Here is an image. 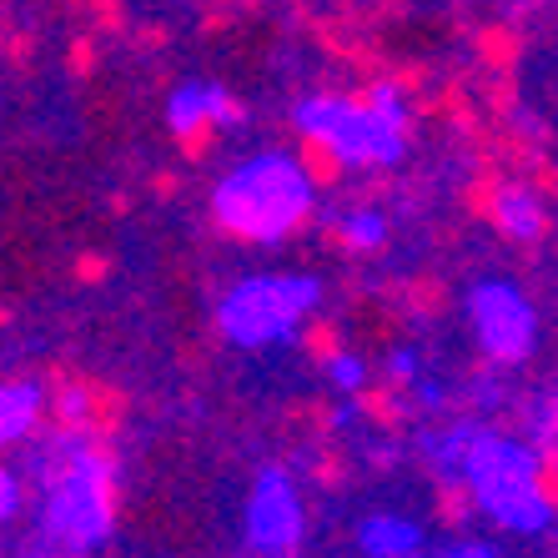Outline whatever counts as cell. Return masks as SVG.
Wrapping results in <instances>:
<instances>
[{
    "instance_id": "cell-20",
    "label": "cell",
    "mask_w": 558,
    "mask_h": 558,
    "mask_svg": "<svg viewBox=\"0 0 558 558\" xmlns=\"http://www.w3.org/2000/svg\"><path fill=\"white\" fill-rule=\"evenodd\" d=\"M15 513H21V478H15V473H5V478H0V519L11 523Z\"/></svg>"
},
{
    "instance_id": "cell-10",
    "label": "cell",
    "mask_w": 558,
    "mask_h": 558,
    "mask_svg": "<svg viewBox=\"0 0 558 558\" xmlns=\"http://www.w3.org/2000/svg\"><path fill=\"white\" fill-rule=\"evenodd\" d=\"M494 221H498V232H504L508 242L533 247V242H544V232H548V207L538 202V192H529V186H498L494 192Z\"/></svg>"
},
{
    "instance_id": "cell-8",
    "label": "cell",
    "mask_w": 558,
    "mask_h": 558,
    "mask_svg": "<svg viewBox=\"0 0 558 558\" xmlns=\"http://www.w3.org/2000/svg\"><path fill=\"white\" fill-rule=\"evenodd\" d=\"M236 121H242V106L217 81H182L167 96V126L177 136H196L202 126H236Z\"/></svg>"
},
{
    "instance_id": "cell-4",
    "label": "cell",
    "mask_w": 558,
    "mask_h": 558,
    "mask_svg": "<svg viewBox=\"0 0 558 558\" xmlns=\"http://www.w3.org/2000/svg\"><path fill=\"white\" fill-rule=\"evenodd\" d=\"M317 302H323V282L307 272L247 277L217 302V327L232 348H282L298 342V327L317 312Z\"/></svg>"
},
{
    "instance_id": "cell-19",
    "label": "cell",
    "mask_w": 558,
    "mask_h": 558,
    "mask_svg": "<svg viewBox=\"0 0 558 558\" xmlns=\"http://www.w3.org/2000/svg\"><path fill=\"white\" fill-rule=\"evenodd\" d=\"M417 558H498V548L494 544H453V548H438V554H417Z\"/></svg>"
},
{
    "instance_id": "cell-7",
    "label": "cell",
    "mask_w": 558,
    "mask_h": 558,
    "mask_svg": "<svg viewBox=\"0 0 558 558\" xmlns=\"http://www.w3.org/2000/svg\"><path fill=\"white\" fill-rule=\"evenodd\" d=\"M307 533V508L287 468H262L247 494V548L257 558H292Z\"/></svg>"
},
{
    "instance_id": "cell-1",
    "label": "cell",
    "mask_w": 558,
    "mask_h": 558,
    "mask_svg": "<svg viewBox=\"0 0 558 558\" xmlns=\"http://www.w3.org/2000/svg\"><path fill=\"white\" fill-rule=\"evenodd\" d=\"M40 478H46L40 498L46 544L76 558L96 554L117 523V458L81 433H61L51 453L40 458Z\"/></svg>"
},
{
    "instance_id": "cell-9",
    "label": "cell",
    "mask_w": 558,
    "mask_h": 558,
    "mask_svg": "<svg viewBox=\"0 0 558 558\" xmlns=\"http://www.w3.org/2000/svg\"><path fill=\"white\" fill-rule=\"evenodd\" d=\"M357 554L363 558H417L423 554V523L408 513H373L357 523Z\"/></svg>"
},
{
    "instance_id": "cell-11",
    "label": "cell",
    "mask_w": 558,
    "mask_h": 558,
    "mask_svg": "<svg viewBox=\"0 0 558 558\" xmlns=\"http://www.w3.org/2000/svg\"><path fill=\"white\" fill-rule=\"evenodd\" d=\"M478 438H483V423L458 417V423H448V428H438V433H423V453L438 468V478L463 483V468H468V458H473V448H478Z\"/></svg>"
},
{
    "instance_id": "cell-5",
    "label": "cell",
    "mask_w": 558,
    "mask_h": 558,
    "mask_svg": "<svg viewBox=\"0 0 558 558\" xmlns=\"http://www.w3.org/2000/svg\"><path fill=\"white\" fill-rule=\"evenodd\" d=\"M292 126L312 146H323L338 167H392L408 151V126L388 121L373 101L348 96H307L292 106Z\"/></svg>"
},
{
    "instance_id": "cell-3",
    "label": "cell",
    "mask_w": 558,
    "mask_h": 558,
    "mask_svg": "<svg viewBox=\"0 0 558 558\" xmlns=\"http://www.w3.org/2000/svg\"><path fill=\"white\" fill-rule=\"evenodd\" d=\"M463 488L483 519L508 533H544L558 519V494H548V458L523 438L483 428L478 448L463 468Z\"/></svg>"
},
{
    "instance_id": "cell-18",
    "label": "cell",
    "mask_w": 558,
    "mask_h": 558,
    "mask_svg": "<svg viewBox=\"0 0 558 558\" xmlns=\"http://www.w3.org/2000/svg\"><path fill=\"white\" fill-rule=\"evenodd\" d=\"M56 413H61V423L81 428V417H86V392H81V388H65V392H61V408H56Z\"/></svg>"
},
{
    "instance_id": "cell-21",
    "label": "cell",
    "mask_w": 558,
    "mask_h": 558,
    "mask_svg": "<svg viewBox=\"0 0 558 558\" xmlns=\"http://www.w3.org/2000/svg\"><path fill=\"white\" fill-rule=\"evenodd\" d=\"M357 417H363V408L352 403V392H348V403H342L338 413H332V428H352V423H357Z\"/></svg>"
},
{
    "instance_id": "cell-17",
    "label": "cell",
    "mask_w": 558,
    "mask_h": 558,
    "mask_svg": "<svg viewBox=\"0 0 558 558\" xmlns=\"http://www.w3.org/2000/svg\"><path fill=\"white\" fill-rule=\"evenodd\" d=\"M413 398H417V408H428V413H438V408H448V388H442L438 377H417L413 383Z\"/></svg>"
},
{
    "instance_id": "cell-14",
    "label": "cell",
    "mask_w": 558,
    "mask_h": 558,
    "mask_svg": "<svg viewBox=\"0 0 558 558\" xmlns=\"http://www.w3.org/2000/svg\"><path fill=\"white\" fill-rule=\"evenodd\" d=\"M383 373H388L392 383H408V388H413L417 377H423V352H417L413 342H398V348H388V357H383Z\"/></svg>"
},
{
    "instance_id": "cell-16",
    "label": "cell",
    "mask_w": 558,
    "mask_h": 558,
    "mask_svg": "<svg viewBox=\"0 0 558 558\" xmlns=\"http://www.w3.org/2000/svg\"><path fill=\"white\" fill-rule=\"evenodd\" d=\"M367 101H373V106H377V111H383V117H388V121H398V126H408V101H403V92H398L392 81H373V86H367Z\"/></svg>"
},
{
    "instance_id": "cell-2",
    "label": "cell",
    "mask_w": 558,
    "mask_h": 558,
    "mask_svg": "<svg viewBox=\"0 0 558 558\" xmlns=\"http://www.w3.org/2000/svg\"><path fill=\"white\" fill-rule=\"evenodd\" d=\"M317 207V182L298 156L287 151H257L242 167H232L211 192V217L221 232L277 247L298 232Z\"/></svg>"
},
{
    "instance_id": "cell-6",
    "label": "cell",
    "mask_w": 558,
    "mask_h": 558,
    "mask_svg": "<svg viewBox=\"0 0 558 558\" xmlns=\"http://www.w3.org/2000/svg\"><path fill=\"white\" fill-rule=\"evenodd\" d=\"M468 323H473V338L478 348L494 357V363H529L533 348H538V312L523 298L519 282L508 277H483V282L468 287Z\"/></svg>"
},
{
    "instance_id": "cell-22",
    "label": "cell",
    "mask_w": 558,
    "mask_h": 558,
    "mask_svg": "<svg viewBox=\"0 0 558 558\" xmlns=\"http://www.w3.org/2000/svg\"><path fill=\"white\" fill-rule=\"evenodd\" d=\"M548 448H554V478H548V483H558V438L548 442Z\"/></svg>"
},
{
    "instance_id": "cell-12",
    "label": "cell",
    "mask_w": 558,
    "mask_h": 558,
    "mask_svg": "<svg viewBox=\"0 0 558 558\" xmlns=\"http://www.w3.org/2000/svg\"><path fill=\"white\" fill-rule=\"evenodd\" d=\"M40 413H46V388L36 377H15L0 388V438L5 442H26L36 433Z\"/></svg>"
},
{
    "instance_id": "cell-15",
    "label": "cell",
    "mask_w": 558,
    "mask_h": 558,
    "mask_svg": "<svg viewBox=\"0 0 558 558\" xmlns=\"http://www.w3.org/2000/svg\"><path fill=\"white\" fill-rule=\"evenodd\" d=\"M327 377H332V388L338 392H357L367 383V363L357 352H338L332 363H327Z\"/></svg>"
},
{
    "instance_id": "cell-23",
    "label": "cell",
    "mask_w": 558,
    "mask_h": 558,
    "mask_svg": "<svg viewBox=\"0 0 558 558\" xmlns=\"http://www.w3.org/2000/svg\"><path fill=\"white\" fill-rule=\"evenodd\" d=\"M523 5H533V0H523Z\"/></svg>"
},
{
    "instance_id": "cell-13",
    "label": "cell",
    "mask_w": 558,
    "mask_h": 558,
    "mask_svg": "<svg viewBox=\"0 0 558 558\" xmlns=\"http://www.w3.org/2000/svg\"><path fill=\"white\" fill-rule=\"evenodd\" d=\"M332 227H338V242L348 252H377L388 242V217L377 207H348Z\"/></svg>"
}]
</instances>
